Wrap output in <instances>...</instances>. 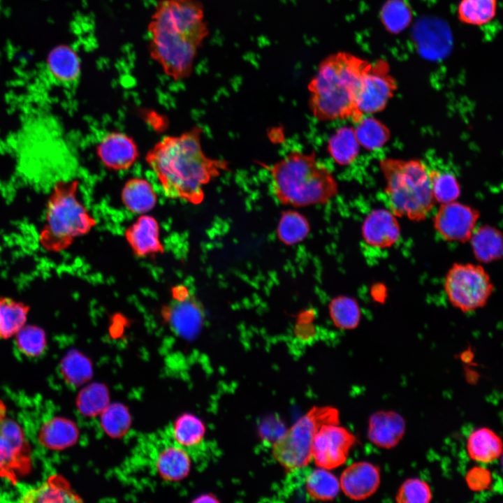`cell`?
I'll use <instances>...</instances> for the list:
<instances>
[{
    "label": "cell",
    "instance_id": "6da1fadb",
    "mask_svg": "<svg viewBox=\"0 0 503 503\" xmlns=\"http://www.w3.org/2000/svg\"><path fill=\"white\" fill-rule=\"evenodd\" d=\"M207 29L200 1L161 0L148 25L150 55L171 78H187Z\"/></svg>",
    "mask_w": 503,
    "mask_h": 503
},
{
    "label": "cell",
    "instance_id": "7a4b0ae2",
    "mask_svg": "<svg viewBox=\"0 0 503 503\" xmlns=\"http://www.w3.org/2000/svg\"><path fill=\"white\" fill-rule=\"evenodd\" d=\"M202 131L196 126L180 136L163 137L147 154L146 161L167 197L199 204L205 185L228 169L227 161L204 154Z\"/></svg>",
    "mask_w": 503,
    "mask_h": 503
},
{
    "label": "cell",
    "instance_id": "3957f363",
    "mask_svg": "<svg viewBox=\"0 0 503 503\" xmlns=\"http://www.w3.org/2000/svg\"><path fill=\"white\" fill-rule=\"evenodd\" d=\"M370 64L346 52L326 57L308 85L313 116L319 121L351 119L358 123L364 116L356 109V95Z\"/></svg>",
    "mask_w": 503,
    "mask_h": 503
},
{
    "label": "cell",
    "instance_id": "277c9868",
    "mask_svg": "<svg viewBox=\"0 0 503 503\" xmlns=\"http://www.w3.org/2000/svg\"><path fill=\"white\" fill-rule=\"evenodd\" d=\"M262 166L270 173L275 197L283 205L325 204L337 194L335 177L314 152L292 150L272 165Z\"/></svg>",
    "mask_w": 503,
    "mask_h": 503
},
{
    "label": "cell",
    "instance_id": "5b68a950",
    "mask_svg": "<svg viewBox=\"0 0 503 503\" xmlns=\"http://www.w3.org/2000/svg\"><path fill=\"white\" fill-rule=\"evenodd\" d=\"M78 182L62 179L53 186L48 198L44 224L38 242L47 252H59L71 246L75 239L87 234L96 225L78 197Z\"/></svg>",
    "mask_w": 503,
    "mask_h": 503
},
{
    "label": "cell",
    "instance_id": "8992f818",
    "mask_svg": "<svg viewBox=\"0 0 503 503\" xmlns=\"http://www.w3.org/2000/svg\"><path fill=\"white\" fill-rule=\"evenodd\" d=\"M380 168L386 180L389 210L397 217L425 219L436 203L426 165L418 159L386 158L380 161Z\"/></svg>",
    "mask_w": 503,
    "mask_h": 503
},
{
    "label": "cell",
    "instance_id": "52a82bcc",
    "mask_svg": "<svg viewBox=\"0 0 503 503\" xmlns=\"http://www.w3.org/2000/svg\"><path fill=\"white\" fill-rule=\"evenodd\" d=\"M339 424L340 412L331 406H314L272 444L275 460L289 472L305 467L312 460L314 435L324 424Z\"/></svg>",
    "mask_w": 503,
    "mask_h": 503
},
{
    "label": "cell",
    "instance_id": "ba28073f",
    "mask_svg": "<svg viewBox=\"0 0 503 503\" xmlns=\"http://www.w3.org/2000/svg\"><path fill=\"white\" fill-rule=\"evenodd\" d=\"M444 288L450 303L461 312H468L486 305L494 285L481 265L455 263L446 275Z\"/></svg>",
    "mask_w": 503,
    "mask_h": 503
},
{
    "label": "cell",
    "instance_id": "9c48e42d",
    "mask_svg": "<svg viewBox=\"0 0 503 503\" xmlns=\"http://www.w3.org/2000/svg\"><path fill=\"white\" fill-rule=\"evenodd\" d=\"M397 85L386 61L370 64L363 73L357 89L355 103L358 112L370 115L383 110L393 96Z\"/></svg>",
    "mask_w": 503,
    "mask_h": 503
},
{
    "label": "cell",
    "instance_id": "30bf717a",
    "mask_svg": "<svg viewBox=\"0 0 503 503\" xmlns=\"http://www.w3.org/2000/svg\"><path fill=\"white\" fill-rule=\"evenodd\" d=\"M356 442V437L339 424L322 425L313 439L312 459L318 467L337 468L346 462Z\"/></svg>",
    "mask_w": 503,
    "mask_h": 503
},
{
    "label": "cell",
    "instance_id": "8fae6325",
    "mask_svg": "<svg viewBox=\"0 0 503 503\" xmlns=\"http://www.w3.org/2000/svg\"><path fill=\"white\" fill-rule=\"evenodd\" d=\"M162 313L178 336L189 340L200 333L204 321L203 309L184 287L174 289L173 300L163 308Z\"/></svg>",
    "mask_w": 503,
    "mask_h": 503
},
{
    "label": "cell",
    "instance_id": "7c38bea8",
    "mask_svg": "<svg viewBox=\"0 0 503 503\" xmlns=\"http://www.w3.org/2000/svg\"><path fill=\"white\" fill-rule=\"evenodd\" d=\"M479 212L456 201L441 204L433 217V226L445 240L465 243L469 240Z\"/></svg>",
    "mask_w": 503,
    "mask_h": 503
},
{
    "label": "cell",
    "instance_id": "4fadbf2b",
    "mask_svg": "<svg viewBox=\"0 0 503 503\" xmlns=\"http://www.w3.org/2000/svg\"><path fill=\"white\" fill-rule=\"evenodd\" d=\"M191 455L164 432L154 445L152 463L157 474L168 481H178L189 473Z\"/></svg>",
    "mask_w": 503,
    "mask_h": 503
},
{
    "label": "cell",
    "instance_id": "5bb4252c",
    "mask_svg": "<svg viewBox=\"0 0 503 503\" xmlns=\"http://www.w3.org/2000/svg\"><path fill=\"white\" fill-rule=\"evenodd\" d=\"M361 233L364 241L370 246L386 249L398 241L400 227L397 217L390 210L375 209L365 218Z\"/></svg>",
    "mask_w": 503,
    "mask_h": 503
},
{
    "label": "cell",
    "instance_id": "9a60e30c",
    "mask_svg": "<svg viewBox=\"0 0 503 503\" xmlns=\"http://www.w3.org/2000/svg\"><path fill=\"white\" fill-rule=\"evenodd\" d=\"M96 152L104 166L115 170L129 168L138 156L133 140L121 132L106 133L97 145Z\"/></svg>",
    "mask_w": 503,
    "mask_h": 503
},
{
    "label": "cell",
    "instance_id": "2e32d148",
    "mask_svg": "<svg viewBox=\"0 0 503 503\" xmlns=\"http://www.w3.org/2000/svg\"><path fill=\"white\" fill-rule=\"evenodd\" d=\"M378 467L367 462H356L342 473L340 485L344 495L354 500H363L372 495L379 488Z\"/></svg>",
    "mask_w": 503,
    "mask_h": 503
},
{
    "label": "cell",
    "instance_id": "e0dca14e",
    "mask_svg": "<svg viewBox=\"0 0 503 503\" xmlns=\"http://www.w3.org/2000/svg\"><path fill=\"white\" fill-rule=\"evenodd\" d=\"M405 431L404 418L392 411H379L369 420L367 436L377 446L391 449L402 439Z\"/></svg>",
    "mask_w": 503,
    "mask_h": 503
},
{
    "label": "cell",
    "instance_id": "ac0fdd59",
    "mask_svg": "<svg viewBox=\"0 0 503 503\" xmlns=\"http://www.w3.org/2000/svg\"><path fill=\"white\" fill-rule=\"evenodd\" d=\"M126 238L134 253L147 256L163 252L159 227L152 216L141 215L126 231Z\"/></svg>",
    "mask_w": 503,
    "mask_h": 503
},
{
    "label": "cell",
    "instance_id": "d6986e66",
    "mask_svg": "<svg viewBox=\"0 0 503 503\" xmlns=\"http://www.w3.org/2000/svg\"><path fill=\"white\" fill-rule=\"evenodd\" d=\"M205 432V426L200 419L191 414H184L176 419L165 433L191 455L201 449Z\"/></svg>",
    "mask_w": 503,
    "mask_h": 503
},
{
    "label": "cell",
    "instance_id": "ffe728a7",
    "mask_svg": "<svg viewBox=\"0 0 503 503\" xmlns=\"http://www.w3.org/2000/svg\"><path fill=\"white\" fill-rule=\"evenodd\" d=\"M50 78L57 84L70 87L78 83L80 76V61L71 48L61 46L54 50L47 62Z\"/></svg>",
    "mask_w": 503,
    "mask_h": 503
},
{
    "label": "cell",
    "instance_id": "44dd1931",
    "mask_svg": "<svg viewBox=\"0 0 503 503\" xmlns=\"http://www.w3.org/2000/svg\"><path fill=\"white\" fill-rule=\"evenodd\" d=\"M475 258L489 263L502 256V235L500 230L490 225L476 228L469 240Z\"/></svg>",
    "mask_w": 503,
    "mask_h": 503
},
{
    "label": "cell",
    "instance_id": "7402d4cb",
    "mask_svg": "<svg viewBox=\"0 0 503 503\" xmlns=\"http://www.w3.org/2000/svg\"><path fill=\"white\" fill-rule=\"evenodd\" d=\"M122 200L131 212L144 214L154 208L157 196L149 182L135 177L124 184L122 191Z\"/></svg>",
    "mask_w": 503,
    "mask_h": 503
},
{
    "label": "cell",
    "instance_id": "603a6c76",
    "mask_svg": "<svg viewBox=\"0 0 503 503\" xmlns=\"http://www.w3.org/2000/svg\"><path fill=\"white\" fill-rule=\"evenodd\" d=\"M467 449L472 459L483 463L490 462L502 454V439L487 428H479L469 435Z\"/></svg>",
    "mask_w": 503,
    "mask_h": 503
},
{
    "label": "cell",
    "instance_id": "cb8c5ba5",
    "mask_svg": "<svg viewBox=\"0 0 503 503\" xmlns=\"http://www.w3.org/2000/svg\"><path fill=\"white\" fill-rule=\"evenodd\" d=\"M20 502H73L76 497L63 481L50 479L36 486L26 488L21 493Z\"/></svg>",
    "mask_w": 503,
    "mask_h": 503
},
{
    "label": "cell",
    "instance_id": "d4e9b609",
    "mask_svg": "<svg viewBox=\"0 0 503 503\" xmlns=\"http://www.w3.org/2000/svg\"><path fill=\"white\" fill-rule=\"evenodd\" d=\"M30 307L23 302L0 296V339H8L26 324Z\"/></svg>",
    "mask_w": 503,
    "mask_h": 503
},
{
    "label": "cell",
    "instance_id": "484cf974",
    "mask_svg": "<svg viewBox=\"0 0 503 503\" xmlns=\"http://www.w3.org/2000/svg\"><path fill=\"white\" fill-rule=\"evenodd\" d=\"M360 147L354 128L350 126L337 129L328 143V151L330 156L342 166L349 165L356 160Z\"/></svg>",
    "mask_w": 503,
    "mask_h": 503
},
{
    "label": "cell",
    "instance_id": "4316f807",
    "mask_svg": "<svg viewBox=\"0 0 503 503\" xmlns=\"http://www.w3.org/2000/svg\"><path fill=\"white\" fill-rule=\"evenodd\" d=\"M77 438L76 427L66 419H51L44 425L41 432V442L50 449H61L70 446Z\"/></svg>",
    "mask_w": 503,
    "mask_h": 503
},
{
    "label": "cell",
    "instance_id": "83f0119b",
    "mask_svg": "<svg viewBox=\"0 0 503 503\" xmlns=\"http://www.w3.org/2000/svg\"><path fill=\"white\" fill-rule=\"evenodd\" d=\"M340 488L337 478L328 469L320 467L310 472L305 480L307 494L313 500H332L338 495Z\"/></svg>",
    "mask_w": 503,
    "mask_h": 503
},
{
    "label": "cell",
    "instance_id": "f1b7e54d",
    "mask_svg": "<svg viewBox=\"0 0 503 503\" xmlns=\"http://www.w3.org/2000/svg\"><path fill=\"white\" fill-rule=\"evenodd\" d=\"M23 442L18 425L10 419L0 418V467L14 462L22 449Z\"/></svg>",
    "mask_w": 503,
    "mask_h": 503
},
{
    "label": "cell",
    "instance_id": "f546056e",
    "mask_svg": "<svg viewBox=\"0 0 503 503\" xmlns=\"http://www.w3.org/2000/svg\"><path fill=\"white\" fill-rule=\"evenodd\" d=\"M357 124L354 131L360 146L369 151L384 147L390 138L388 129L379 120L365 115Z\"/></svg>",
    "mask_w": 503,
    "mask_h": 503
},
{
    "label": "cell",
    "instance_id": "4dcf8cb0",
    "mask_svg": "<svg viewBox=\"0 0 503 503\" xmlns=\"http://www.w3.org/2000/svg\"><path fill=\"white\" fill-rule=\"evenodd\" d=\"M310 231L307 218L294 210L284 212L279 220L277 234L279 240L286 245H294L306 238Z\"/></svg>",
    "mask_w": 503,
    "mask_h": 503
},
{
    "label": "cell",
    "instance_id": "1f68e13d",
    "mask_svg": "<svg viewBox=\"0 0 503 503\" xmlns=\"http://www.w3.org/2000/svg\"><path fill=\"white\" fill-rule=\"evenodd\" d=\"M329 314L334 325L341 330L356 328L361 319L360 306L353 298L340 296L331 300Z\"/></svg>",
    "mask_w": 503,
    "mask_h": 503
},
{
    "label": "cell",
    "instance_id": "d6a6232c",
    "mask_svg": "<svg viewBox=\"0 0 503 503\" xmlns=\"http://www.w3.org/2000/svg\"><path fill=\"white\" fill-rule=\"evenodd\" d=\"M497 5V0H461L458 7V17L467 24L484 25L495 17Z\"/></svg>",
    "mask_w": 503,
    "mask_h": 503
},
{
    "label": "cell",
    "instance_id": "836d02e7",
    "mask_svg": "<svg viewBox=\"0 0 503 503\" xmlns=\"http://www.w3.org/2000/svg\"><path fill=\"white\" fill-rule=\"evenodd\" d=\"M14 337L17 350L27 357H39L47 348L45 331L37 325L25 324Z\"/></svg>",
    "mask_w": 503,
    "mask_h": 503
},
{
    "label": "cell",
    "instance_id": "e575fe53",
    "mask_svg": "<svg viewBox=\"0 0 503 503\" xmlns=\"http://www.w3.org/2000/svg\"><path fill=\"white\" fill-rule=\"evenodd\" d=\"M432 194L435 202L440 204L456 201L460 195V187L451 173L436 169L429 170Z\"/></svg>",
    "mask_w": 503,
    "mask_h": 503
},
{
    "label": "cell",
    "instance_id": "d590c367",
    "mask_svg": "<svg viewBox=\"0 0 503 503\" xmlns=\"http://www.w3.org/2000/svg\"><path fill=\"white\" fill-rule=\"evenodd\" d=\"M61 370L69 383L78 386L87 381L92 374L89 359L80 352L71 351L61 361Z\"/></svg>",
    "mask_w": 503,
    "mask_h": 503
},
{
    "label": "cell",
    "instance_id": "8d00e7d4",
    "mask_svg": "<svg viewBox=\"0 0 503 503\" xmlns=\"http://www.w3.org/2000/svg\"><path fill=\"white\" fill-rule=\"evenodd\" d=\"M130 418L127 410L120 404L107 406L102 411L101 425L110 436L122 435L129 428Z\"/></svg>",
    "mask_w": 503,
    "mask_h": 503
},
{
    "label": "cell",
    "instance_id": "74e56055",
    "mask_svg": "<svg viewBox=\"0 0 503 503\" xmlns=\"http://www.w3.org/2000/svg\"><path fill=\"white\" fill-rule=\"evenodd\" d=\"M108 393L104 386L94 384L87 387L80 394L78 400L80 409L89 416L102 412L107 407Z\"/></svg>",
    "mask_w": 503,
    "mask_h": 503
},
{
    "label": "cell",
    "instance_id": "f35d334b",
    "mask_svg": "<svg viewBox=\"0 0 503 503\" xmlns=\"http://www.w3.org/2000/svg\"><path fill=\"white\" fill-rule=\"evenodd\" d=\"M431 497V490L426 482L418 479H409L399 488L396 501L400 503H428Z\"/></svg>",
    "mask_w": 503,
    "mask_h": 503
},
{
    "label": "cell",
    "instance_id": "ab89813d",
    "mask_svg": "<svg viewBox=\"0 0 503 503\" xmlns=\"http://www.w3.org/2000/svg\"><path fill=\"white\" fill-rule=\"evenodd\" d=\"M382 17L386 28L393 31L402 30L410 20L407 8L400 1H391L387 4L384 8Z\"/></svg>",
    "mask_w": 503,
    "mask_h": 503
},
{
    "label": "cell",
    "instance_id": "60d3db41",
    "mask_svg": "<svg viewBox=\"0 0 503 503\" xmlns=\"http://www.w3.org/2000/svg\"><path fill=\"white\" fill-rule=\"evenodd\" d=\"M492 481L490 472L485 468L475 467L469 469L466 475V482L474 491L486 490Z\"/></svg>",
    "mask_w": 503,
    "mask_h": 503
}]
</instances>
